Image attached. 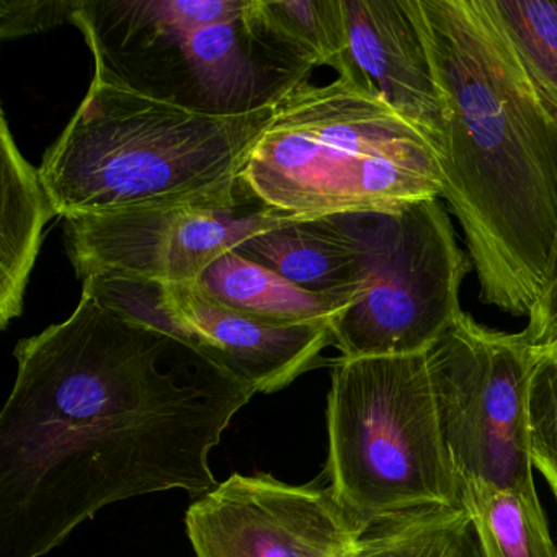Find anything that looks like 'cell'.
I'll use <instances>...</instances> for the list:
<instances>
[{
	"instance_id": "obj_10",
	"label": "cell",
	"mask_w": 557,
	"mask_h": 557,
	"mask_svg": "<svg viewBox=\"0 0 557 557\" xmlns=\"http://www.w3.org/2000/svg\"><path fill=\"white\" fill-rule=\"evenodd\" d=\"M259 201L236 208H161L64 220L67 257L79 278L128 276L197 283L208 267L286 220Z\"/></svg>"
},
{
	"instance_id": "obj_13",
	"label": "cell",
	"mask_w": 557,
	"mask_h": 557,
	"mask_svg": "<svg viewBox=\"0 0 557 557\" xmlns=\"http://www.w3.org/2000/svg\"><path fill=\"white\" fill-rule=\"evenodd\" d=\"M318 295L354 305L367 288L371 249L364 214L286 218L234 249Z\"/></svg>"
},
{
	"instance_id": "obj_16",
	"label": "cell",
	"mask_w": 557,
	"mask_h": 557,
	"mask_svg": "<svg viewBox=\"0 0 557 557\" xmlns=\"http://www.w3.org/2000/svg\"><path fill=\"white\" fill-rule=\"evenodd\" d=\"M351 557H485L465 505H429L386 518L358 537Z\"/></svg>"
},
{
	"instance_id": "obj_19",
	"label": "cell",
	"mask_w": 557,
	"mask_h": 557,
	"mask_svg": "<svg viewBox=\"0 0 557 557\" xmlns=\"http://www.w3.org/2000/svg\"><path fill=\"white\" fill-rule=\"evenodd\" d=\"M267 24L312 66L337 67L345 50L342 0H259Z\"/></svg>"
},
{
	"instance_id": "obj_2",
	"label": "cell",
	"mask_w": 557,
	"mask_h": 557,
	"mask_svg": "<svg viewBox=\"0 0 557 557\" xmlns=\"http://www.w3.org/2000/svg\"><path fill=\"white\" fill-rule=\"evenodd\" d=\"M438 84L440 198L465 233L479 296L528 315L557 253V112L485 0H409Z\"/></svg>"
},
{
	"instance_id": "obj_9",
	"label": "cell",
	"mask_w": 557,
	"mask_h": 557,
	"mask_svg": "<svg viewBox=\"0 0 557 557\" xmlns=\"http://www.w3.org/2000/svg\"><path fill=\"white\" fill-rule=\"evenodd\" d=\"M83 282V293L181 338L230 370L253 394L288 386L334 345L332 325L267 324L214 301L197 283L116 275H92Z\"/></svg>"
},
{
	"instance_id": "obj_7",
	"label": "cell",
	"mask_w": 557,
	"mask_h": 557,
	"mask_svg": "<svg viewBox=\"0 0 557 557\" xmlns=\"http://www.w3.org/2000/svg\"><path fill=\"white\" fill-rule=\"evenodd\" d=\"M371 273L363 295L332 325L342 358L425 354L462 314L469 272L442 198L364 214Z\"/></svg>"
},
{
	"instance_id": "obj_4",
	"label": "cell",
	"mask_w": 557,
	"mask_h": 557,
	"mask_svg": "<svg viewBox=\"0 0 557 557\" xmlns=\"http://www.w3.org/2000/svg\"><path fill=\"white\" fill-rule=\"evenodd\" d=\"M96 73L190 112L275 107L314 66L267 24L259 0H79Z\"/></svg>"
},
{
	"instance_id": "obj_3",
	"label": "cell",
	"mask_w": 557,
	"mask_h": 557,
	"mask_svg": "<svg viewBox=\"0 0 557 557\" xmlns=\"http://www.w3.org/2000/svg\"><path fill=\"white\" fill-rule=\"evenodd\" d=\"M275 107L243 116L201 115L94 74L38 172L63 220L236 208L252 200L240 187V172Z\"/></svg>"
},
{
	"instance_id": "obj_12",
	"label": "cell",
	"mask_w": 557,
	"mask_h": 557,
	"mask_svg": "<svg viewBox=\"0 0 557 557\" xmlns=\"http://www.w3.org/2000/svg\"><path fill=\"white\" fill-rule=\"evenodd\" d=\"M345 50L338 77L383 100L412 123L440 154L442 94L409 0H342Z\"/></svg>"
},
{
	"instance_id": "obj_22",
	"label": "cell",
	"mask_w": 557,
	"mask_h": 557,
	"mask_svg": "<svg viewBox=\"0 0 557 557\" xmlns=\"http://www.w3.org/2000/svg\"><path fill=\"white\" fill-rule=\"evenodd\" d=\"M521 334L536 354L557 348V253L549 285L528 314Z\"/></svg>"
},
{
	"instance_id": "obj_8",
	"label": "cell",
	"mask_w": 557,
	"mask_h": 557,
	"mask_svg": "<svg viewBox=\"0 0 557 557\" xmlns=\"http://www.w3.org/2000/svg\"><path fill=\"white\" fill-rule=\"evenodd\" d=\"M523 334L462 312L426 351L440 429L459 484L481 482L536 497L531 456V371Z\"/></svg>"
},
{
	"instance_id": "obj_14",
	"label": "cell",
	"mask_w": 557,
	"mask_h": 557,
	"mask_svg": "<svg viewBox=\"0 0 557 557\" xmlns=\"http://www.w3.org/2000/svg\"><path fill=\"white\" fill-rule=\"evenodd\" d=\"M2 214H0V327L24 309L25 292L44 243V230L58 216L40 172L22 156L8 116L0 122Z\"/></svg>"
},
{
	"instance_id": "obj_18",
	"label": "cell",
	"mask_w": 557,
	"mask_h": 557,
	"mask_svg": "<svg viewBox=\"0 0 557 557\" xmlns=\"http://www.w3.org/2000/svg\"><path fill=\"white\" fill-rule=\"evenodd\" d=\"M524 70L557 112V0H485Z\"/></svg>"
},
{
	"instance_id": "obj_15",
	"label": "cell",
	"mask_w": 557,
	"mask_h": 557,
	"mask_svg": "<svg viewBox=\"0 0 557 557\" xmlns=\"http://www.w3.org/2000/svg\"><path fill=\"white\" fill-rule=\"evenodd\" d=\"M197 285L214 301L267 324L334 325L335 319L350 308L347 302L302 289L234 250L208 267Z\"/></svg>"
},
{
	"instance_id": "obj_11",
	"label": "cell",
	"mask_w": 557,
	"mask_h": 557,
	"mask_svg": "<svg viewBox=\"0 0 557 557\" xmlns=\"http://www.w3.org/2000/svg\"><path fill=\"white\" fill-rule=\"evenodd\" d=\"M197 557H351L360 534L329 488L233 474L187 517Z\"/></svg>"
},
{
	"instance_id": "obj_17",
	"label": "cell",
	"mask_w": 557,
	"mask_h": 557,
	"mask_svg": "<svg viewBox=\"0 0 557 557\" xmlns=\"http://www.w3.org/2000/svg\"><path fill=\"white\" fill-rule=\"evenodd\" d=\"M485 557H557L540 498L481 482L459 484Z\"/></svg>"
},
{
	"instance_id": "obj_21",
	"label": "cell",
	"mask_w": 557,
	"mask_h": 557,
	"mask_svg": "<svg viewBox=\"0 0 557 557\" xmlns=\"http://www.w3.org/2000/svg\"><path fill=\"white\" fill-rule=\"evenodd\" d=\"M79 0H0L2 40L41 34L64 24L74 25Z\"/></svg>"
},
{
	"instance_id": "obj_20",
	"label": "cell",
	"mask_w": 557,
	"mask_h": 557,
	"mask_svg": "<svg viewBox=\"0 0 557 557\" xmlns=\"http://www.w3.org/2000/svg\"><path fill=\"white\" fill-rule=\"evenodd\" d=\"M528 413L534 469L546 479L557 500V348L536 354Z\"/></svg>"
},
{
	"instance_id": "obj_1",
	"label": "cell",
	"mask_w": 557,
	"mask_h": 557,
	"mask_svg": "<svg viewBox=\"0 0 557 557\" xmlns=\"http://www.w3.org/2000/svg\"><path fill=\"white\" fill-rule=\"evenodd\" d=\"M0 413V557H44L107 505L216 487L210 453L252 391L181 338L83 293L18 342Z\"/></svg>"
},
{
	"instance_id": "obj_5",
	"label": "cell",
	"mask_w": 557,
	"mask_h": 557,
	"mask_svg": "<svg viewBox=\"0 0 557 557\" xmlns=\"http://www.w3.org/2000/svg\"><path fill=\"white\" fill-rule=\"evenodd\" d=\"M239 182L253 200L292 218L394 213L440 198L443 187L432 143L344 77L305 81L283 97Z\"/></svg>"
},
{
	"instance_id": "obj_6",
	"label": "cell",
	"mask_w": 557,
	"mask_h": 557,
	"mask_svg": "<svg viewBox=\"0 0 557 557\" xmlns=\"http://www.w3.org/2000/svg\"><path fill=\"white\" fill-rule=\"evenodd\" d=\"M327 425L329 491L360 536L412 508L461 505L426 351L338 358Z\"/></svg>"
}]
</instances>
